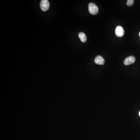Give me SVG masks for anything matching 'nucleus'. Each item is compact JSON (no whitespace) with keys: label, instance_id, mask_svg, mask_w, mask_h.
Segmentation results:
<instances>
[{"label":"nucleus","instance_id":"obj_1","mask_svg":"<svg viewBox=\"0 0 140 140\" xmlns=\"http://www.w3.org/2000/svg\"><path fill=\"white\" fill-rule=\"evenodd\" d=\"M88 10L91 14L96 15L98 12V8L96 5L93 3H90L88 5Z\"/></svg>","mask_w":140,"mask_h":140},{"label":"nucleus","instance_id":"obj_2","mask_svg":"<svg viewBox=\"0 0 140 140\" xmlns=\"http://www.w3.org/2000/svg\"><path fill=\"white\" fill-rule=\"evenodd\" d=\"M50 6V4L48 0H42L40 2V7L41 10L43 11L48 10Z\"/></svg>","mask_w":140,"mask_h":140},{"label":"nucleus","instance_id":"obj_3","mask_svg":"<svg viewBox=\"0 0 140 140\" xmlns=\"http://www.w3.org/2000/svg\"><path fill=\"white\" fill-rule=\"evenodd\" d=\"M124 30L122 27L119 26L116 27L115 29V34L117 37H122L124 35Z\"/></svg>","mask_w":140,"mask_h":140},{"label":"nucleus","instance_id":"obj_4","mask_svg":"<svg viewBox=\"0 0 140 140\" xmlns=\"http://www.w3.org/2000/svg\"><path fill=\"white\" fill-rule=\"evenodd\" d=\"M135 58L134 56H131L127 57L124 60V65H128L134 64L135 62Z\"/></svg>","mask_w":140,"mask_h":140},{"label":"nucleus","instance_id":"obj_5","mask_svg":"<svg viewBox=\"0 0 140 140\" xmlns=\"http://www.w3.org/2000/svg\"><path fill=\"white\" fill-rule=\"evenodd\" d=\"M95 62L98 65H103L105 63V60L102 57L100 56H98L95 58Z\"/></svg>","mask_w":140,"mask_h":140},{"label":"nucleus","instance_id":"obj_6","mask_svg":"<svg viewBox=\"0 0 140 140\" xmlns=\"http://www.w3.org/2000/svg\"><path fill=\"white\" fill-rule=\"evenodd\" d=\"M79 37L81 41L83 43L86 42L87 40V38L86 35L85 33L83 32H80L79 33Z\"/></svg>","mask_w":140,"mask_h":140},{"label":"nucleus","instance_id":"obj_7","mask_svg":"<svg viewBox=\"0 0 140 140\" xmlns=\"http://www.w3.org/2000/svg\"><path fill=\"white\" fill-rule=\"evenodd\" d=\"M134 0H128L127 1V5L128 6H131L134 3Z\"/></svg>","mask_w":140,"mask_h":140},{"label":"nucleus","instance_id":"obj_8","mask_svg":"<svg viewBox=\"0 0 140 140\" xmlns=\"http://www.w3.org/2000/svg\"><path fill=\"white\" fill-rule=\"evenodd\" d=\"M139 116H140V112H139Z\"/></svg>","mask_w":140,"mask_h":140},{"label":"nucleus","instance_id":"obj_9","mask_svg":"<svg viewBox=\"0 0 140 140\" xmlns=\"http://www.w3.org/2000/svg\"><path fill=\"white\" fill-rule=\"evenodd\" d=\"M139 36H140V33H139Z\"/></svg>","mask_w":140,"mask_h":140}]
</instances>
